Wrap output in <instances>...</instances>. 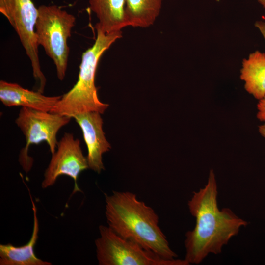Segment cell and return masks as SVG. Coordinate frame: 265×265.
Returning <instances> with one entry per match:
<instances>
[{"label":"cell","mask_w":265,"mask_h":265,"mask_svg":"<svg viewBox=\"0 0 265 265\" xmlns=\"http://www.w3.org/2000/svg\"><path fill=\"white\" fill-rule=\"evenodd\" d=\"M265 8V0H257Z\"/></svg>","instance_id":"cell-18"},{"label":"cell","mask_w":265,"mask_h":265,"mask_svg":"<svg viewBox=\"0 0 265 265\" xmlns=\"http://www.w3.org/2000/svg\"><path fill=\"white\" fill-rule=\"evenodd\" d=\"M81 128L86 144L89 168L100 173L105 169L102 155L108 151L111 146L105 136L103 119L98 112H88L73 117Z\"/></svg>","instance_id":"cell-9"},{"label":"cell","mask_w":265,"mask_h":265,"mask_svg":"<svg viewBox=\"0 0 265 265\" xmlns=\"http://www.w3.org/2000/svg\"><path fill=\"white\" fill-rule=\"evenodd\" d=\"M257 110V118L261 121H265V96L259 100Z\"/></svg>","instance_id":"cell-15"},{"label":"cell","mask_w":265,"mask_h":265,"mask_svg":"<svg viewBox=\"0 0 265 265\" xmlns=\"http://www.w3.org/2000/svg\"><path fill=\"white\" fill-rule=\"evenodd\" d=\"M61 97L46 96L38 91L29 90L17 83L0 81V100L6 106H21L50 112Z\"/></svg>","instance_id":"cell-10"},{"label":"cell","mask_w":265,"mask_h":265,"mask_svg":"<svg viewBox=\"0 0 265 265\" xmlns=\"http://www.w3.org/2000/svg\"><path fill=\"white\" fill-rule=\"evenodd\" d=\"M56 152L46 169L41 187L45 189L53 186L57 178L66 175L74 181L73 193L80 192L78 185L80 174L89 168L87 157L84 156L78 139H75L72 133L66 132L57 144Z\"/></svg>","instance_id":"cell-8"},{"label":"cell","mask_w":265,"mask_h":265,"mask_svg":"<svg viewBox=\"0 0 265 265\" xmlns=\"http://www.w3.org/2000/svg\"><path fill=\"white\" fill-rule=\"evenodd\" d=\"M96 240V257L100 265H188L185 260H168L124 238L109 226L99 227Z\"/></svg>","instance_id":"cell-5"},{"label":"cell","mask_w":265,"mask_h":265,"mask_svg":"<svg viewBox=\"0 0 265 265\" xmlns=\"http://www.w3.org/2000/svg\"><path fill=\"white\" fill-rule=\"evenodd\" d=\"M108 226L121 237L134 241L163 258L176 259L166 236L159 226V218L151 207L129 191L105 194Z\"/></svg>","instance_id":"cell-2"},{"label":"cell","mask_w":265,"mask_h":265,"mask_svg":"<svg viewBox=\"0 0 265 265\" xmlns=\"http://www.w3.org/2000/svg\"><path fill=\"white\" fill-rule=\"evenodd\" d=\"M33 212V227L31 237L28 242L21 246L11 243L0 244V265H51L52 263L38 258L34 247L38 238L39 221L35 203L29 193Z\"/></svg>","instance_id":"cell-11"},{"label":"cell","mask_w":265,"mask_h":265,"mask_svg":"<svg viewBox=\"0 0 265 265\" xmlns=\"http://www.w3.org/2000/svg\"><path fill=\"white\" fill-rule=\"evenodd\" d=\"M89 7L99 22L95 25L106 34L121 31L129 26L126 13V0H89Z\"/></svg>","instance_id":"cell-12"},{"label":"cell","mask_w":265,"mask_h":265,"mask_svg":"<svg viewBox=\"0 0 265 265\" xmlns=\"http://www.w3.org/2000/svg\"><path fill=\"white\" fill-rule=\"evenodd\" d=\"M217 193L215 174L211 169L206 186L194 192L187 204L190 213L196 219L194 229L186 234L184 242L185 259L189 265L200 264L210 253H220L240 228L248 224L230 209H219Z\"/></svg>","instance_id":"cell-1"},{"label":"cell","mask_w":265,"mask_h":265,"mask_svg":"<svg viewBox=\"0 0 265 265\" xmlns=\"http://www.w3.org/2000/svg\"><path fill=\"white\" fill-rule=\"evenodd\" d=\"M162 0H126V13L129 26L147 27L152 25L160 13Z\"/></svg>","instance_id":"cell-14"},{"label":"cell","mask_w":265,"mask_h":265,"mask_svg":"<svg viewBox=\"0 0 265 265\" xmlns=\"http://www.w3.org/2000/svg\"><path fill=\"white\" fill-rule=\"evenodd\" d=\"M97 37L94 44L83 53L78 79L73 88L62 95L50 112L71 118L77 114L88 112L104 113L109 105L101 102L95 85L97 68L102 55L117 39L122 31L106 34L95 27Z\"/></svg>","instance_id":"cell-3"},{"label":"cell","mask_w":265,"mask_h":265,"mask_svg":"<svg viewBox=\"0 0 265 265\" xmlns=\"http://www.w3.org/2000/svg\"><path fill=\"white\" fill-rule=\"evenodd\" d=\"M35 24V34L38 45L53 61L60 80L65 78L69 47L67 40L74 26L75 16L55 5H41Z\"/></svg>","instance_id":"cell-4"},{"label":"cell","mask_w":265,"mask_h":265,"mask_svg":"<svg viewBox=\"0 0 265 265\" xmlns=\"http://www.w3.org/2000/svg\"><path fill=\"white\" fill-rule=\"evenodd\" d=\"M0 12L18 34L31 62L33 77L39 84L38 91L43 93L46 79L40 67L35 34L38 8L32 0H0Z\"/></svg>","instance_id":"cell-7"},{"label":"cell","mask_w":265,"mask_h":265,"mask_svg":"<svg viewBox=\"0 0 265 265\" xmlns=\"http://www.w3.org/2000/svg\"><path fill=\"white\" fill-rule=\"evenodd\" d=\"M71 119V117L57 113L22 107L15 123L23 132L26 139V144L20 151L19 160L26 172L30 170L33 163L32 159L27 154L29 146L46 141L52 154L54 153L58 143L57 132Z\"/></svg>","instance_id":"cell-6"},{"label":"cell","mask_w":265,"mask_h":265,"mask_svg":"<svg viewBox=\"0 0 265 265\" xmlns=\"http://www.w3.org/2000/svg\"><path fill=\"white\" fill-rule=\"evenodd\" d=\"M259 132L265 138V123L259 126Z\"/></svg>","instance_id":"cell-17"},{"label":"cell","mask_w":265,"mask_h":265,"mask_svg":"<svg viewBox=\"0 0 265 265\" xmlns=\"http://www.w3.org/2000/svg\"><path fill=\"white\" fill-rule=\"evenodd\" d=\"M240 79L245 82L246 91L260 100L265 96V54L259 51L244 59L240 70Z\"/></svg>","instance_id":"cell-13"},{"label":"cell","mask_w":265,"mask_h":265,"mask_svg":"<svg viewBox=\"0 0 265 265\" xmlns=\"http://www.w3.org/2000/svg\"><path fill=\"white\" fill-rule=\"evenodd\" d=\"M255 26L259 29L265 40V22L261 21H257L255 23Z\"/></svg>","instance_id":"cell-16"}]
</instances>
